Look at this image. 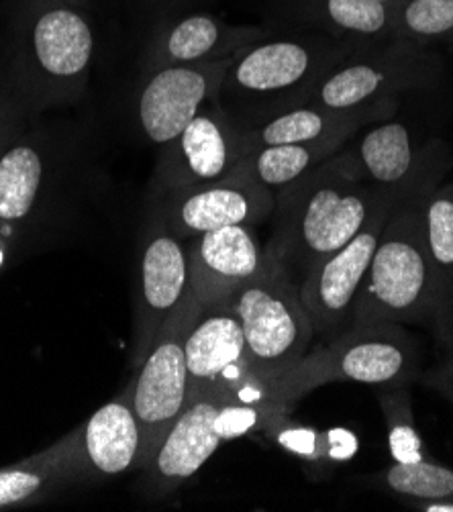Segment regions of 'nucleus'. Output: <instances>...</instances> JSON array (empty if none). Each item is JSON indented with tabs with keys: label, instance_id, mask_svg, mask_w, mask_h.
I'll list each match as a JSON object with an SVG mask.
<instances>
[{
	"label": "nucleus",
	"instance_id": "f257e3e1",
	"mask_svg": "<svg viewBox=\"0 0 453 512\" xmlns=\"http://www.w3.org/2000/svg\"><path fill=\"white\" fill-rule=\"evenodd\" d=\"M386 200L392 198L364 180L356 156L345 145L321 166L276 192L266 251L300 284L321 260L354 237Z\"/></svg>",
	"mask_w": 453,
	"mask_h": 512
},
{
	"label": "nucleus",
	"instance_id": "f03ea898",
	"mask_svg": "<svg viewBox=\"0 0 453 512\" xmlns=\"http://www.w3.org/2000/svg\"><path fill=\"white\" fill-rule=\"evenodd\" d=\"M92 11L68 0H9L7 80L29 113L80 102L96 60Z\"/></svg>",
	"mask_w": 453,
	"mask_h": 512
},
{
	"label": "nucleus",
	"instance_id": "7ed1b4c3",
	"mask_svg": "<svg viewBox=\"0 0 453 512\" xmlns=\"http://www.w3.org/2000/svg\"><path fill=\"white\" fill-rule=\"evenodd\" d=\"M356 45L321 31L270 33L233 56L219 92L221 105L239 119L294 107L317 80Z\"/></svg>",
	"mask_w": 453,
	"mask_h": 512
},
{
	"label": "nucleus",
	"instance_id": "20e7f679",
	"mask_svg": "<svg viewBox=\"0 0 453 512\" xmlns=\"http://www.w3.org/2000/svg\"><path fill=\"white\" fill-rule=\"evenodd\" d=\"M423 200L394 204L351 311V325L435 323L437 300L421 225Z\"/></svg>",
	"mask_w": 453,
	"mask_h": 512
},
{
	"label": "nucleus",
	"instance_id": "39448f33",
	"mask_svg": "<svg viewBox=\"0 0 453 512\" xmlns=\"http://www.w3.org/2000/svg\"><path fill=\"white\" fill-rule=\"evenodd\" d=\"M419 372V349L396 323L351 325L325 347L313 349L278 382V396L290 404L302 394L331 382L372 386L407 384Z\"/></svg>",
	"mask_w": 453,
	"mask_h": 512
},
{
	"label": "nucleus",
	"instance_id": "423d86ee",
	"mask_svg": "<svg viewBox=\"0 0 453 512\" xmlns=\"http://www.w3.org/2000/svg\"><path fill=\"white\" fill-rule=\"evenodd\" d=\"M286 408L231 400L215 392H194L164 437L154 459L143 468L145 490L162 498L198 474L221 443L264 431Z\"/></svg>",
	"mask_w": 453,
	"mask_h": 512
},
{
	"label": "nucleus",
	"instance_id": "0eeeda50",
	"mask_svg": "<svg viewBox=\"0 0 453 512\" xmlns=\"http://www.w3.org/2000/svg\"><path fill=\"white\" fill-rule=\"evenodd\" d=\"M439 76L441 60L429 47L392 37L349 51L296 105L331 111L362 109L398 100L405 92L433 88Z\"/></svg>",
	"mask_w": 453,
	"mask_h": 512
},
{
	"label": "nucleus",
	"instance_id": "6e6552de",
	"mask_svg": "<svg viewBox=\"0 0 453 512\" xmlns=\"http://www.w3.org/2000/svg\"><path fill=\"white\" fill-rule=\"evenodd\" d=\"M229 304L241 321L251 364L278 390L280 378L305 360L315 337L298 284L272 260Z\"/></svg>",
	"mask_w": 453,
	"mask_h": 512
},
{
	"label": "nucleus",
	"instance_id": "1a4fd4ad",
	"mask_svg": "<svg viewBox=\"0 0 453 512\" xmlns=\"http://www.w3.org/2000/svg\"><path fill=\"white\" fill-rule=\"evenodd\" d=\"M184 355L194 392H215L237 402L258 406H288L278 390L249 360L243 327L227 302L198 304L184 331Z\"/></svg>",
	"mask_w": 453,
	"mask_h": 512
},
{
	"label": "nucleus",
	"instance_id": "9d476101",
	"mask_svg": "<svg viewBox=\"0 0 453 512\" xmlns=\"http://www.w3.org/2000/svg\"><path fill=\"white\" fill-rule=\"evenodd\" d=\"M186 245L166 225L158 204L147 200L139 233L133 298L131 364L137 370L168 319L192 304Z\"/></svg>",
	"mask_w": 453,
	"mask_h": 512
},
{
	"label": "nucleus",
	"instance_id": "9b49d317",
	"mask_svg": "<svg viewBox=\"0 0 453 512\" xmlns=\"http://www.w3.org/2000/svg\"><path fill=\"white\" fill-rule=\"evenodd\" d=\"M74 153L72 137L49 127L27 129L7 147L0 160V233L13 235L52 213L72 178Z\"/></svg>",
	"mask_w": 453,
	"mask_h": 512
},
{
	"label": "nucleus",
	"instance_id": "f8f14e48",
	"mask_svg": "<svg viewBox=\"0 0 453 512\" xmlns=\"http://www.w3.org/2000/svg\"><path fill=\"white\" fill-rule=\"evenodd\" d=\"M249 153L243 123L215 100L160 147L147 198L160 200L217 182Z\"/></svg>",
	"mask_w": 453,
	"mask_h": 512
},
{
	"label": "nucleus",
	"instance_id": "ddd939ff",
	"mask_svg": "<svg viewBox=\"0 0 453 512\" xmlns=\"http://www.w3.org/2000/svg\"><path fill=\"white\" fill-rule=\"evenodd\" d=\"M349 149L364 180L396 202L425 198L451 166L449 147L441 139L419 143L405 123L392 117L364 127Z\"/></svg>",
	"mask_w": 453,
	"mask_h": 512
},
{
	"label": "nucleus",
	"instance_id": "4468645a",
	"mask_svg": "<svg viewBox=\"0 0 453 512\" xmlns=\"http://www.w3.org/2000/svg\"><path fill=\"white\" fill-rule=\"evenodd\" d=\"M192 311L194 300L166 321L127 388L141 431V470L154 459L192 396L184 355V331Z\"/></svg>",
	"mask_w": 453,
	"mask_h": 512
},
{
	"label": "nucleus",
	"instance_id": "2eb2a0df",
	"mask_svg": "<svg viewBox=\"0 0 453 512\" xmlns=\"http://www.w3.org/2000/svg\"><path fill=\"white\" fill-rule=\"evenodd\" d=\"M231 60L141 72L133 94L139 133L156 147L170 143L200 111L219 100Z\"/></svg>",
	"mask_w": 453,
	"mask_h": 512
},
{
	"label": "nucleus",
	"instance_id": "dca6fc26",
	"mask_svg": "<svg viewBox=\"0 0 453 512\" xmlns=\"http://www.w3.org/2000/svg\"><path fill=\"white\" fill-rule=\"evenodd\" d=\"M394 204V200L380 204L354 237L321 260L298 284L315 335L335 337L343 323L351 319Z\"/></svg>",
	"mask_w": 453,
	"mask_h": 512
},
{
	"label": "nucleus",
	"instance_id": "f3484780",
	"mask_svg": "<svg viewBox=\"0 0 453 512\" xmlns=\"http://www.w3.org/2000/svg\"><path fill=\"white\" fill-rule=\"evenodd\" d=\"M147 200L158 204L166 225L182 241L225 227H258L272 219L276 207V194L241 164L217 182Z\"/></svg>",
	"mask_w": 453,
	"mask_h": 512
},
{
	"label": "nucleus",
	"instance_id": "a211bd4d",
	"mask_svg": "<svg viewBox=\"0 0 453 512\" xmlns=\"http://www.w3.org/2000/svg\"><path fill=\"white\" fill-rule=\"evenodd\" d=\"M194 300L198 304L227 302L241 286L258 278L270 255L254 227H225L184 241Z\"/></svg>",
	"mask_w": 453,
	"mask_h": 512
},
{
	"label": "nucleus",
	"instance_id": "6ab92c4d",
	"mask_svg": "<svg viewBox=\"0 0 453 512\" xmlns=\"http://www.w3.org/2000/svg\"><path fill=\"white\" fill-rule=\"evenodd\" d=\"M270 33L266 27L231 25L207 13L170 19L160 23L145 41L141 72L227 60Z\"/></svg>",
	"mask_w": 453,
	"mask_h": 512
},
{
	"label": "nucleus",
	"instance_id": "aec40b11",
	"mask_svg": "<svg viewBox=\"0 0 453 512\" xmlns=\"http://www.w3.org/2000/svg\"><path fill=\"white\" fill-rule=\"evenodd\" d=\"M398 100L378 102L362 109L331 111L313 105L286 107L256 119H239L245 129L249 151L270 145L307 143L323 137H349L354 139L364 127L394 117Z\"/></svg>",
	"mask_w": 453,
	"mask_h": 512
},
{
	"label": "nucleus",
	"instance_id": "412c9836",
	"mask_svg": "<svg viewBox=\"0 0 453 512\" xmlns=\"http://www.w3.org/2000/svg\"><path fill=\"white\" fill-rule=\"evenodd\" d=\"M74 439L86 478H111L141 470V431L127 390L74 429Z\"/></svg>",
	"mask_w": 453,
	"mask_h": 512
},
{
	"label": "nucleus",
	"instance_id": "4be33fe9",
	"mask_svg": "<svg viewBox=\"0 0 453 512\" xmlns=\"http://www.w3.org/2000/svg\"><path fill=\"white\" fill-rule=\"evenodd\" d=\"M284 21L356 47L392 39L394 9L378 0H284Z\"/></svg>",
	"mask_w": 453,
	"mask_h": 512
},
{
	"label": "nucleus",
	"instance_id": "5701e85b",
	"mask_svg": "<svg viewBox=\"0 0 453 512\" xmlns=\"http://www.w3.org/2000/svg\"><path fill=\"white\" fill-rule=\"evenodd\" d=\"M423 241L435 286V327L453 345V184L437 186L421 204Z\"/></svg>",
	"mask_w": 453,
	"mask_h": 512
},
{
	"label": "nucleus",
	"instance_id": "b1692460",
	"mask_svg": "<svg viewBox=\"0 0 453 512\" xmlns=\"http://www.w3.org/2000/svg\"><path fill=\"white\" fill-rule=\"evenodd\" d=\"M86 478L76 451L74 431L25 466L0 472V506L21 504L52 494Z\"/></svg>",
	"mask_w": 453,
	"mask_h": 512
},
{
	"label": "nucleus",
	"instance_id": "393cba45",
	"mask_svg": "<svg viewBox=\"0 0 453 512\" xmlns=\"http://www.w3.org/2000/svg\"><path fill=\"white\" fill-rule=\"evenodd\" d=\"M349 143V137H323L307 143L270 145L251 151L241 166L274 194L296 182Z\"/></svg>",
	"mask_w": 453,
	"mask_h": 512
},
{
	"label": "nucleus",
	"instance_id": "a878e982",
	"mask_svg": "<svg viewBox=\"0 0 453 512\" xmlns=\"http://www.w3.org/2000/svg\"><path fill=\"white\" fill-rule=\"evenodd\" d=\"M378 402L386 423L388 451L394 462L409 464L419 462V459H429L425 441L417 431L409 390L402 388V384L382 386L378 392Z\"/></svg>",
	"mask_w": 453,
	"mask_h": 512
},
{
	"label": "nucleus",
	"instance_id": "bb28decb",
	"mask_svg": "<svg viewBox=\"0 0 453 512\" xmlns=\"http://www.w3.org/2000/svg\"><path fill=\"white\" fill-rule=\"evenodd\" d=\"M378 484L386 492L411 502L453 500V470L433 462L431 457L409 464L392 462L378 474Z\"/></svg>",
	"mask_w": 453,
	"mask_h": 512
},
{
	"label": "nucleus",
	"instance_id": "cd10ccee",
	"mask_svg": "<svg viewBox=\"0 0 453 512\" xmlns=\"http://www.w3.org/2000/svg\"><path fill=\"white\" fill-rule=\"evenodd\" d=\"M392 37L425 47L453 43V0H402L394 9Z\"/></svg>",
	"mask_w": 453,
	"mask_h": 512
},
{
	"label": "nucleus",
	"instance_id": "c85d7f7f",
	"mask_svg": "<svg viewBox=\"0 0 453 512\" xmlns=\"http://www.w3.org/2000/svg\"><path fill=\"white\" fill-rule=\"evenodd\" d=\"M264 433L278 447L296 455L302 462L327 464V431L294 423L286 417V413H278L270 419Z\"/></svg>",
	"mask_w": 453,
	"mask_h": 512
},
{
	"label": "nucleus",
	"instance_id": "c756f323",
	"mask_svg": "<svg viewBox=\"0 0 453 512\" xmlns=\"http://www.w3.org/2000/svg\"><path fill=\"white\" fill-rule=\"evenodd\" d=\"M23 117H31V113L7 80L0 92V160H3L7 147L25 131L21 129Z\"/></svg>",
	"mask_w": 453,
	"mask_h": 512
},
{
	"label": "nucleus",
	"instance_id": "7c9ffc66",
	"mask_svg": "<svg viewBox=\"0 0 453 512\" xmlns=\"http://www.w3.org/2000/svg\"><path fill=\"white\" fill-rule=\"evenodd\" d=\"M360 451L356 433L335 427L327 431V464H345Z\"/></svg>",
	"mask_w": 453,
	"mask_h": 512
},
{
	"label": "nucleus",
	"instance_id": "2f4dec72",
	"mask_svg": "<svg viewBox=\"0 0 453 512\" xmlns=\"http://www.w3.org/2000/svg\"><path fill=\"white\" fill-rule=\"evenodd\" d=\"M427 384L439 390L453 404V355L427 378Z\"/></svg>",
	"mask_w": 453,
	"mask_h": 512
},
{
	"label": "nucleus",
	"instance_id": "473e14b6",
	"mask_svg": "<svg viewBox=\"0 0 453 512\" xmlns=\"http://www.w3.org/2000/svg\"><path fill=\"white\" fill-rule=\"evenodd\" d=\"M411 504L423 512H453V500H425Z\"/></svg>",
	"mask_w": 453,
	"mask_h": 512
},
{
	"label": "nucleus",
	"instance_id": "72a5a7b5",
	"mask_svg": "<svg viewBox=\"0 0 453 512\" xmlns=\"http://www.w3.org/2000/svg\"><path fill=\"white\" fill-rule=\"evenodd\" d=\"M145 3H147L149 7L158 9V11H164V9H174L176 5L184 3V0H145Z\"/></svg>",
	"mask_w": 453,
	"mask_h": 512
},
{
	"label": "nucleus",
	"instance_id": "f704fd0d",
	"mask_svg": "<svg viewBox=\"0 0 453 512\" xmlns=\"http://www.w3.org/2000/svg\"><path fill=\"white\" fill-rule=\"evenodd\" d=\"M68 3H74V5H80V7H86L92 11L94 7V0H68Z\"/></svg>",
	"mask_w": 453,
	"mask_h": 512
},
{
	"label": "nucleus",
	"instance_id": "c9c22d12",
	"mask_svg": "<svg viewBox=\"0 0 453 512\" xmlns=\"http://www.w3.org/2000/svg\"><path fill=\"white\" fill-rule=\"evenodd\" d=\"M378 3H382V5H386V7H392V9H396L402 0H378Z\"/></svg>",
	"mask_w": 453,
	"mask_h": 512
}]
</instances>
